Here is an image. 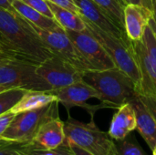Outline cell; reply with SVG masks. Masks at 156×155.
Segmentation results:
<instances>
[{
    "mask_svg": "<svg viewBox=\"0 0 156 155\" xmlns=\"http://www.w3.org/2000/svg\"><path fill=\"white\" fill-rule=\"evenodd\" d=\"M24 147L17 144L4 143L0 146V155H24Z\"/></svg>",
    "mask_w": 156,
    "mask_h": 155,
    "instance_id": "obj_25",
    "label": "cell"
},
{
    "mask_svg": "<svg viewBox=\"0 0 156 155\" xmlns=\"http://www.w3.org/2000/svg\"><path fill=\"white\" fill-rule=\"evenodd\" d=\"M115 155H146L133 137L129 135L115 143Z\"/></svg>",
    "mask_w": 156,
    "mask_h": 155,
    "instance_id": "obj_22",
    "label": "cell"
},
{
    "mask_svg": "<svg viewBox=\"0 0 156 155\" xmlns=\"http://www.w3.org/2000/svg\"><path fill=\"white\" fill-rule=\"evenodd\" d=\"M152 152H153V155H156V145L154 146V148L152 150Z\"/></svg>",
    "mask_w": 156,
    "mask_h": 155,
    "instance_id": "obj_35",
    "label": "cell"
},
{
    "mask_svg": "<svg viewBox=\"0 0 156 155\" xmlns=\"http://www.w3.org/2000/svg\"><path fill=\"white\" fill-rule=\"evenodd\" d=\"M15 116H16V113L13 112L12 111H6L0 115V137L4 134V132L10 126Z\"/></svg>",
    "mask_w": 156,
    "mask_h": 155,
    "instance_id": "obj_26",
    "label": "cell"
},
{
    "mask_svg": "<svg viewBox=\"0 0 156 155\" xmlns=\"http://www.w3.org/2000/svg\"><path fill=\"white\" fill-rule=\"evenodd\" d=\"M104 13L112 18L121 28H124V7L127 3L123 0H92Z\"/></svg>",
    "mask_w": 156,
    "mask_h": 155,
    "instance_id": "obj_20",
    "label": "cell"
},
{
    "mask_svg": "<svg viewBox=\"0 0 156 155\" xmlns=\"http://www.w3.org/2000/svg\"><path fill=\"white\" fill-rule=\"evenodd\" d=\"M54 100H57V98L50 91L26 90L24 95L11 111L16 114L22 111L41 108Z\"/></svg>",
    "mask_w": 156,
    "mask_h": 155,
    "instance_id": "obj_17",
    "label": "cell"
},
{
    "mask_svg": "<svg viewBox=\"0 0 156 155\" xmlns=\"http://www.w3.org/2000/svg\"><path fill=\"white\" fill-rule=\"evenodd\" d=\"M0 49L12 58L37 65L52 57L31 24L16 10L0 7Z\"/></svg>",
    "mask_w": 156,
    "mask_h": 155,
    "instance_id": "obj_1",
    "label": "cell"
},
{
    "mask_svg": "<svg viewBox=\"0 0 156 155\" xmlns=\"http://www.w3.org/2000/svg\"><path fill=\"white\" fill-rule=\"evenodd\" d=\"M82 17V16H81ZM87 29L98 39L112 58L115 67L125 72L134 82L136 91L141 92V73L138 63L135 59L132 40L125 41L99 28L91 22L82 17Z\"/></svg>",
    "mask_w": 156,
    "mask_h": 155,
    "instance_id": "obj_5",
    "label": "cell"
},
{
    "mask_svg": "<svg viewBox=\"0 0 156 155\" xmlns=\"http://www.w3.org/2000/svg\"><path fill=\"white\" fill-rule=\"evenodd\" d=\"M65 140L93 155H115V143L108 132L96 125L94 118L88 123L77 121L69 115L64 122Z\"/></svg>",
    "mask_w": 156,
    "mask_h": 155,
    "instance_id": "obj_4",
    "label": "cell"
},
{
    "mask_svg": "<svg viewBox=\"0 0 156 155\" xmlns=\"http://www.w3.org/2000/svg\"><path fill=\"white\" fill-rule=\"evenodd\" d=\"M3 56H5V54H4V53L1 51V49H0V58H2ZM5 56H6V55H5Z\"/></svg>",
    "mask_w": 156,
    "mask_h": 155,
    "instance_id": "obj_36",
    "label": "cell"
},
{
    "mask_svg": "<svg viewBox=\"0 0 156 155\" xmlns=\"http://www.w3.org/2000/svg\"><path fill=\"white\" fill-rule=\"evenodd\" d=\"M65 141L64 122L59 117L52 119L44 123L33 140L27 145H22L35 149L54 150L60 146Z\"/></svg>",
    "mask_w": 156,
    "mask_h": 155,
    "instance_id": "obj_14",
    "label": "cell"
},
{
    "mask_svg": "<svg viewBox=\"0 0 156 155\" xmlns=\"http://www.w3.org/2000/svg\"><path fill=\"white\" fill-rule=\"evenodd\" d=\"M65 31L90 70H104L115 67L105 48L87 27L82 31Z\"/></svg>",
    "mask_w": 156,
    "mask_h": 155,
    "instance_id": "obj_7",
    "label": "cell"
},
{
    "mask_svg": "<svg viewBox=\"0 0 156 155\" xmlns=\"http://www.w3.org/2000/svg\"><path fill=\"white\" fill-rule=\"evenodd\" d=\"M149 26L151 27L152 31L154 32V34L156 38V22L155 20L154 19V16H153V18L150 20V22H149Z\"/></svg>",
    "mask_w": 156,
    "mask_h": 155,
    "instance_id": "obj_32",
    "label": "cell"
},
{
    "mask_svg": "<svg viewBox=\"0 0 156 155\" xmlns=\"http://www.w3.org/2000/svg\"><path fill=\"white\" fill-rule=\"evenodd\" d=\"M152 5H153V11H154V19L156 22V0H152Z\"/></svg>",
    "mask_w": 156,
    "mask_h": 155,
    "instance_id": "obj_33",
    "label": "cell"
},
{
    "mask_svg": "<svg viewBox=\"0 0 156 155\" xmlns=\"http://www.w3.org/2000/svg\"><path fill=\"white\" fill-rule=\"evenodd\" d=\"M26 92L23 89H10L0 93V115L9 111Z\"/></svg>",
    "mask_w": 156,
    "mask_h": 155,
    "instance_id": "obj_21",
    "label": "cell"
},
{
    "mask_svg": "<svg viewBox=\"0 0 156 155\" xmlns=\"http://www.w3.org/2000/svg\"><path fill=\"white\" fill-rule=\"evenodd\" d=\"M37 65L8 56L0 58V85L25 90L50 91L51 86L37 73Z\"/></svg>",
    "mask_w": 156,
    "mask_h": 155,
    "instance_id": "obj_6",
    "label": "cell"
},
{
    "mask_svg": "<svg viewBox=\"0 0 156 155\" xmlns=\"http://www.w3.org/2000/svg\"><path fill=\"white\" fill-rule=\"evenodd\" d=\"M130 102L136 115V130L152 151L156 145V122L138 95Z\"/></svg>",
    "mask_w": 156,
    "mask_h": 155,
    "instance_id": "obj_16",
    "label": "cell"
},
{
    "mask_svg": "<svg viewBox=\"0 0 156 155\" xmlns=\"http://www.w3.org/2000/svg\"><path fill=\"white\" fill-rule=\"evenodd\" d=\"M47 1H49L53 4H56L59 6H62L64 8H67V9H69L77 14H80V11H79V8L78 6L75 5L74 1L73 0H47Z\"/></svg>",
    "mask_w": 156,
    "mask_h": 155,
    "instance_id": "obj_28",
    "label": "cell"
},
{
    "mask_svg": "<svg viewBox=\"0 0 156 155\" xmlns=\"http://www.w3.org/2000/svg\"><path fill=\"white\" fill-rule=\"evenodd\" d=\"M10 89H11V88H8V87H6V86L0 85V93L3 92V91H5V90H10Z\"/></svg>",
    "mask_w": 156,
    "mask_h": 155,
    "instance_id": "obj_34",
    "label": "cell"
},
{
    "mask_svg": "<svg viewBox=\"0 0 156 155\" xmlns=\"http://www.w3.org/2000/svg\"><path fill=\"white\" fill-rule=\"evenodd\" d=\"M135 59L141 73V92L139 95L156 97V65L147 50L144 40L132 41Z\"/></svg>",
    "mask_w": 156,
    "mask_h": 155,
    "instance_id": "obj_12",
    "label": "cell"
},
{
    "mask_svg": "<svg viewBox=\"0 0 156 155\" xmlns=\"http://www.w3.org/2000/svg\"><path fill=\"white\" fill-rule=\"evenodd\" d=\"M31 26L52 55L63 58L83 71L90 70L89 65L81 57L64 28L59 26L52 30H43L32 24Z\"/></svg>",
    "mask_w": 156,
    "mask_h": 155,
    "instance_id": "obj_8",
    "label": "cell"
},
{
    "mask_svg": "<svg viewBox=\"0 0 156 155\" xmlns=\"http://www.w3.org/2000/svg\"><path fill=\"white\" fill-rule=\"evenodd\" d=\"M78 6L80 15L86 20L91 22L99 28L114 36L117 38L129 41L125 30L121 28L112 18H110L104 11L92 0H73Z\"/></svg>",
    "mask_w": 156,
    "mask_h": 155,
    "instance_id": "obj_11",
    "label": "cell"
},
{
    "mask_svg": "<svg viewBox=\"0 0 156 155\" xmlns=\"http://www.w3.org/2000/svg\"><path fill=\"white\" fill-rule=\"evenodd\" d=\"M138 96L156 122V97L149 96V95H139V94Z\"/></svg>",
    "mask_w": 156,
    "mask_h": 155,
    "instance_id": "obj_27",
    "label": "cell"
},
{
    "mask_svg": "<svg viewBox=\"0 0 156 155\" xmlns=\"http://www.w3.org/2000/svg\"><path fill=\"white\" fill-rule=\"evenodd\" d=\"M143 40L147 48L148 52L150 53L151 57L153 58L156 65V38L154 32L152 31V29L149 26H147V28L144 32Z\"/></svg>",
    "mask_w": 156,
    "mask_h": 155,
    "instance_id": "obj_23",
    "label": "cell"
},
{
    "mask_svg": "<svg viewBox=\"0 0 156 155\" xmlns=\"http://www.w3.org/2000/svg\"><path fill=\"white\" fill-rule=\"evenodd\" d=\"M48 5L53 14L54 19L65 30L82 31L86 29V25L80 14H77L69 9L59 6L49 1Z\"/></svg>",
    "mask_w": 156,
    "mask_h": 155,
    "instance_id": "obj_19",
    "label": "cell"
},
{
    "mask_svg": "<svg viewBox=\"0 0 156 155\" xmlns=\"http://www.w3.org/2000/svg\"><path fill=\"white\" fill-rule=\"evenodd\" d=\"M136 115L133 107L131 102H126L117 109L112 119L108 134L116 142L122 141L136 130Z\"/></svg>",
    "mask_w": 156,
    "mask_h": 155,
    "instance_id": "obj_15",
    "label": "cell"
},
{
    "mask_svg": "<svg viewBox=\"0 0 156 155\" xmlns=\"http://www.w3.org/2000/svg\"><path fill=\"white\" fill-rule=\"evenodd\" d=\"M24 153H25V151H24ZM24 155H25V154H24Z\"/></svg>",
    "mask_w": 156,
    "mask_h": 155,
    "instance_id": "obj_38",
    "label": "cell"
},
{
    "mask_svg": "<svg viewBox=\"0 0 156 155\" xmlns=\"http://www.w3.org/2000/svg\"><path fill=\"white\" fill-rule=\"evenodd\" d=\"M21 1L23 3L27 4V5H29L30 7L37 10L41 14H43L48 17L54 18L53 14H52V12H51V10L48 5L47 0H21Z\"/></svg>",
    "mask_w": 156,
    "mask_h": 155,
    "instance_id": "obj_24",
    "label": "cell"
},
{
    "mask_svg": "<svg viewBox=\"0 0 156 155\" xmlns=\"http://www.w3.org/2000/svg\"><path fill=\"white\" fill-rule=\"evenodd\" d=\"M67 143H69V148H70L71 152L73 153V154L74 155H93L92 153H89L88 151H86V150L80 148V146H78V145H76V144H74V143H69V142H67Z\"/></svg>",
    "mask_w": 156,
    "mask_h": 155,
    "instance_id": "obj_29",
    "label": "cell"
},
{
    "mask_svg": "<svg viewBox=\"0 0 156 155\" xmlns=\"http://www.w3.org/2000/svg\"><path fill=\"white\" fill-rule=\"evenodd\" d=\"M126 2L132 3V4H138V5H145L151 9H153V5H152V0H126Z\"/></svg>",
    "mask_w": 156,
    "mask_h": 155,
    "instance_id": "obj_31",
    "label": "cell"
},
{
    "mask_svg": "<svg viewBox=\"0 0 156 155\" xmlns=\"http://www.w3.org/2000/svg\"><path fill=\"white\" fill-rule=\"evenodd\" d=\"M82 79L96 90L99 100L107 103L111 109L117 110L138 95L133 80L117 67L104 70H86Z\"/></svg>",
    "mask_w": 156,
    "mask_h": 155,
    "instance_id": "obj_2",
    "label": "cell"
},
{
    "mask_svg": "<svg viewBox=\"0 0 156 155\" xmlns=\"http://www.w3.org/2000/svg\"><path fill=\"white\" fill-rule=\"evenodd\" d=\"M13 1L14 0H0V7L9 10V11H14L13 7Z\"/></svg>",
    "mask_w": 156,
    "mask_h": 155,
    "instance_id": "obj_30",
    "label": "cell"
},
{
    "mask_svg": "<svg viewBox=\"0 0 156 155\" xmlns=\"http://www.w3.org/2000/svg\"><path fill=\"white\" fill-rule=\"evenodd\" d=\"M37 73L51 86L52 90H57L82 80L84 71L53 55L37 65Z\"/></svg>",
    "mask_w": 156,
    "mask_h": 155,
    "instance_id": "obj_10",
    "label": "cell"
},
{
    "mask_svg": "<svg viewBox=\"0 0 156 155\" xmlns=\"http://www.w3.org/2000/svg\"><path fill=\"white\" fill-rule=\"evenodd\" d=\"M50 92L55 95L58 101L66 108L69 115V110L73 107H80L85 109L90 114L91 118H94L95 112L101 109H111V107L104 102H101L98 105H90L87 103L88 100L92 98L99 100L100 96L96 90L86 83L83 79L60 89L52 90Z\"/></svg>",
    "mask_w": 156,
    "mask_h": 155,
    "instance_id": "obj_9",
    "label": "cell"
},
{
    "mask_svg": "<svg viewBox=\"0 0 156 155\" xmlns=\"http://www.w3.org/2000/svg\"><path fill=\"white\" fill-rule=\"evenodd\" d=\"M58 103L57 100L41 108L16 113L10 126L0 137V142L7 144H28L44 123L59 117Z\"/></svg>",
    "mask_w": 156,
    "mask_h": 155,
    "instance_id": "obj_3",
    "label": "cell"
},
{
    "mask_svg": "<svg viewBox=\"0 0 156 155\" xmlns=\"http://www.w3.org/2000/svg\"><path fill=\"white\" fill-rule=\"evenodd\" d=\"M4 143H1V142H0V146H1V145H3Z\"/></svg>",
    "mask_w": 156,
    "mask_h": 155,
    "instance_id": "obj_37",
    "label": "cell"
},
{
    "mask_svg": "<svg viewBox=\"0 0 156 155\" xmlns=\"http://www.w3.org/2000/svg\"><path fill=\"white\" fill-rule=\"evenodd\" d=\"M14 9L22 16L26 20L34 25L35 26L43 29V30H52L59 26L57 21L54 18L48 17L37 10L30 7L27 4L23 3L21 0H14L13 1Z\"/></svg>",
    "mask_w": 156,
    "mask_h": 155,
    "instance_id": "obj_18",
    "label": "cell"
},
{
    "mask_svg": "<svg viewBox=\"0 0 156 155\" xmlns=\"http://www.w3.org/2000/svg\"><path fill=\"white\" fill-rule=\"evenodd\" d=\"M154 16L153 9L138 4L129 3L124 7V28L132 41L142 40Z\"/></svg>",
    "mask_w": 156,
    "mask_h": 155,
    "instance_id": "obj_13",
    "label": "cell"
}]
</instances>
